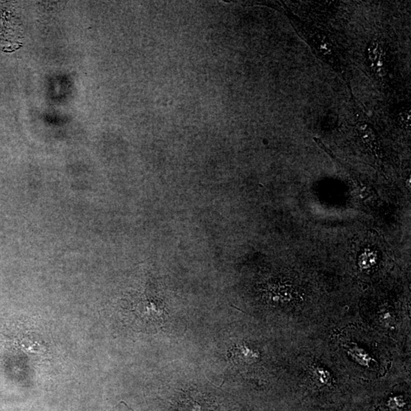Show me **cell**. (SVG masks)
<instances>
[{"instance_id": "1", "label": "cell", "mask_w": 411, "mask_h": 411, "mask_svg": "<svg viewBox=\"0 0 411 411\" xmlns=\"http://www.w3.org/2000/svg\"><path fill=\"white\" fill-rule=\"evenodd\" d=\"M180 411H211V404L204 395L196 391L185 392L178 404Z\"/></svg>"}, {"instance_id": "2", "label": "cell", "mask_w": 411, "mask_h": 411, "mask_svg": "<svg viewBox=\"0 0 411 411\" xmlns=\"http://www.w3.org/2000/svg\"><path fill=\"white\" fill-rule=\"evenodd\" d=\"M229 357L237 364H251L257 362L259 353L245 343H237L231 348Z\"/></svg>"}, {"instance_id": "3", "label": "cell", "mask_w": 411, "mask_h": 411, "mask_svg": "<svg viewBox=\"0 0 411 411\" xmlns=\"http://www.w3.org/2000/svg\"><path fill=\"white\" fill-rule=\"evenodd\" d=\"M369 57L371 61L372 67L377 73L384 70V53L382 45L378 41H373L369 49Z\"/></svg>"}, {"instance_id": "4", "label": "cell", "mask_w": 411, "mask_h": 411, "mask_svg": "<svg viewBox=\"0 0 411 411\" xmlns=\"http://www.w3.org/2000/svg\"><path fill=\"white\" fill-rule=\"evenodd\" d=\"M315 373H316V376L318 377V379L321 380L323 384H328L331 381V376H330V373L327 372V370H325L323 369H317L315 370Z\"/></svg>"}, {"instance_id": "5", "label": "cell", "mask_w": 411, "mask_h": 411, "mask_svg": "<svg viewBox=\"0 0 411 411\" xmlns=\"http://www.w3.org/2000/svg\"><path fill=\"white\" fill-rule=\"evenodd\" d=\"M404 406L403 400L400 398H394L389 401V407L392 411H400Z\"/></svg>"}]
</instances>
